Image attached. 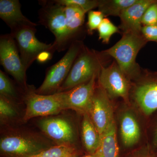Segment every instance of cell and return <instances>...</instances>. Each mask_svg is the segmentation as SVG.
Listing matches in <instances>:
<instances>
[{
  "label": "cell",
  "mask_w": 157,
  "mask_h": 157,
  "mask_svg": "<svg viewBox=\"0 0 157 157\" xmlns=\"http://www.w3.org/2000/svg\"><path fill=\"white\" fill-rule=\"evenodd\" d=\"M38 126L56 145L75 146L77 135L73 123L61 116H49L39 121Z\"/></svg>",
  "instance_id": "cell-10"
},
{
  "label": "cell",
  "mask_w": 157,
  "mask_h": 157,
  "mask_svg": "<svg viewBox=\"0 0 157 157\" xmlns=\"http://www.w3.org/2000/svg\"><path fill=\"white\" fill-rule=\"evenodd\" d=\"M54 145L33 133L12 132L1 137L0 151L2 157H30Z\"/></svg>",
  "instance_id": "cell-2"
},
{
  "label": "cell",
  "mask_w": 157,
  "mask_h": 157,
  "mask_svg": "<svg viewBox=\"0 0 157 157\" xmlns=\"http://www.w3.org/2000/svg\"><path fill=\"white\" fill-rule=\"evenodd\" d=\"M124 157H156L151 145H147L132 151Z\"/></svg>",
  "instance_id": "cell-28"
},
{
  "label": "cell",
  "mask_w": 157,
  "mask_h": 157,
  "mask_svg": "<svg viewBox=\"0 0 157 157\" xmlns=\"http://www.w3.org/2000/svg\"><path fill=\"white\" fill-rule=\"evenodd\" d=\"M0 62L6 72L13 76L22 88L25 91L28 89L26 70L23 65L15 39L11 33L1 36Z\"/></svg>",
  "instance_id": "cell-6"
},
{
  "label": "cell",
  "mask_w": 157,
  "mask_h": 157,
  "mask_svg": "<svg viewBox=\"0 0 157 157\" xmlns=\"http://www.w3.org/2000/svg\"><path fill=\"white\" fill-rule=\"evenodd\" d=\"M65 6L55 2L45 5L40 14L41 23L53 33L55 40L53 44L55 51H63L70 41L66 25Z\"/></svg>",
  "instance_id": "cell-7"
},
{
  "label": "cell",
  "mask_w": 157,
  "mask_h": 157,
  "mask_svg": "<svg viewBox=\"0 0 157 157\" xmlns=\"http://www.w3.org/2000/svg\"><path fill=\"white\" fill-rule=\"evenodd\" d=\"M0 17L10 28L11 33L25 27L37 25L23 14L18 0H1Z\"/></svg>",
  "instance_id": "cell-15"
},
{
  "label": "cell",
  "mask_w": 157,
  "mask_h": 157,
  "mask_svg": "<svg viewBox=\"0 0 157 157\" xmlns=\"http://www.w3.org/2000/svg\"><path fill=\"white\" fill-rule=\"evenodd\" d=\"M65 7L66 25L71 40L84 24L86 13L82 9L76 6Z\"/></svg>",
  "instance_id": "cell-19"
},
{
  "label": "cell",
  "mask_w": 157,
  "mask_h": 157,
  "mask_svg": "<svg viewBox=\"0 0 157 157\" xmlns=\"http://www.w3.org/2000/svg\"><path fill=\"white\" fill-rule=\"evenodd\" d=\"M120 129L122 141L125 147H132L139 141L140 126L136 118L131 113L126 112L122 115Z\"/></svg>",
  "instance_id": "cell-16"
},
{
  "label": "cell",
  "mask_w": 157,
  "mask_h": 157,
  "mask_svg": "<svg viewBox=\"0 0 157 157\" xmlns=\"http://www.w3.org/2000/svg\"><path fill=\"white\" fill-rule=\"evenodd\" d=\"M103 55L83 47L57 93L69 90L87 82L95 75L99 74L101 68L104 67Z\"/></svg>",
  "instance_id": "cell-3"
},
{
  "label": "cell",
  "mask_w": 157,
  "mask_h": 157,
  "mask_svg": "<svg viewBox=\"0 0 157 157\" xmlns=\"http://www.w3.org/2000/svg\"><path fill=\"white\" fill-rule=\"evenodd\" d=\"M147 42L142 33H123L122 37L117 43L102 52L114 58L125 74L130 79H135L139 78L141 74L136 57Z\"/></svg>",
  "instance_id": "cell-1"
},
{
  "label": "cell",
  "mask_w": 157,
  "mask_h": 157,
  "mask_svg": "<svg viewBox=\"0 0 157 157\" xmlns=\"http://www.w3.org/2000/svg\"><path fill=\"white\" fill-rule=\"evenodd\" d=\"M98 74L95 75L89 81L73 88L58 93L66 110L72 109L81 114H88L97 84Z\"/></svg>",
  "instance_id": "cell-11"
},
{
  "label": "cell",
  "mask_w": 157,
  "mask_h": 157,
  "mask_svg": "<svg viewBox=\"0 0 157 157\" xmlns=\"http://www.w3.org/2000/svg\"><path fill=\"white\" fill-rule=\"evenodd\" d=\"M98 83L109 98H120L128 102L132 88L130 79L122 71L117 62L103 67L98 74Z\"/></svg>",
  "instance_id": "cell-9"
},
{
  "label": "cell",
  "mask_w": 157,
  "mask_h": 157,
  "mask_svg": "<svg viewBox=\"0 0 157 157\" xmlns=\"http://www.w3.org/2000/svg\"><path fill=\"white\" fill-rule=\"evenodd\" d=\"M137 0H102L99 1V11L105 16L120 17L127 8L132 6Z\"/></svg>",
  "instance_id": "cell-20"
},
{
  "label": "cell",
  "mask_w": 157,
  "mask_h": 157,
  "mask_svg": "<svg viewBox=\"0 0 157 157\" xmlns=\"http://www.w3.org/2000/svg\"><path fill=\"white\" fill-rule=\"evenodd\" d=\"M105 17L103 13L99 10H91L88 12L87 26L89 34H92L93 31L98 29Z\"/></svg>",
  "instance_id": "cell-26"
},
{
  "label": "cell",
  "mask_w": 157,
  "mask_h": 157,
  "mask_svg": "<svg viewBox=\"0 0 157 157\" xmlns=\"http://www.w3.org/2000/svg\"><path fill=\"white\" fill-rule=\"evenodd\" d=\"M141 22L144 26L157 25V1L147 9L142 17Z\"/></svg>",
  "instance_id": "cell-27"
},
{
  "label": "cell",
  "mask_w": 157,
  "mask_h": 157,
  "mask_svg": "<svg viewBox=\"0 0 157 157\" xmlns=\"http://www.w3.org/2000/svg\"><path fill=\"white\" fill-rule=\"evenodd\" d=\"M155 153L156 156L157 157V151H155Z\"/></svg>",
  "instance_id": "cell-34"
},
{
  "label": "cell",
  "mask_w": 157,
  "mask_h": 157,
  "mask_svg": "<svg viewBox=\"0 0 157 157\" xmlns=\"http://www.w3.org/2000/svg\"><path fill=\"white\" fill-rule=\"evenodd\" d=\"M53 52L50 51H44L41 52L37 56L36 60L40 63H45L50 60Z\"/></svg>",
  "instance_id": "cell-30"
},
{
  "label": "cell",
  "mask_w": 157,
  "mask_h": 157,
  "mask_svg": "<svg viewBox=\"0 0 157 157\" xmlns=\"http://www.w3.org/2000/svg\"><path fill=\"white\" fill-rule=\"evenodd\" d=\"M0 95L16 103L18 101V93L5 73L0 70Z\"/></svg>",
  "instance_id": "cell-23"
},
{
  "label": "cell",
  "mask_w": 157,
  "mask_h": 157,
  "mask_svg": "<svg viewBox=\"0 0 157 157\" xmlns=\"http://www.w3.org/2000/svg\"><path fill=\"white\" fill-rule=\"evenodd\" d=\"M82 142L88 154L94 155L101 142V135L88 114L83 115L81 127Z\"/></svg>",
  "instance_id": "cell-18"
},
{
  "label": "cell",
  "mask_w": 157,
  "mask_h": 157,
  "mask_svg": "<svg viewBox=\"0 0 157 157\" xmlns=\"http://www.w3.org/2000/svg\"><path fill=\"white\" fill-rule=\"evenodd\" d=\"M78 155V151L76 146L56 144L30 157H70Z\"/></svg>",
  "instance_id": "cell-22"
},
{
  "label": "cell",
  "mask_w": 157,
  "mask_h": 157,
  "mask_svg": "<svg viewBox=\"0 0 157 157\" xmlns=\"http://www.w3.org/2000/svg\"><path fill=\"white\" fill-rule=\"evenodd\" d=\"M109 96L98 83L96 86L88 115L100 135L114 121Z\"/></svg>",
  "instance_id": "cell-12"
},
{
  "label": "cell",
  "mask_w": 157,
  "mask_h": 157,
  "mask_svg": "<svg viewBox=\"0 0 157 157\" xmlns=\"http://www.w3.org/2000/svg\"><path fill=\"white\" fill-rule=\"evenodd\" d=\"M133 98L144 113L151 115L157 110V72H144L143 81L134 88Z\"/></svg>",
  "instance_id": "cell-13"
},
{
  "label": "cell",
  "mask_w": 157,
  "mask_h": 157,
  "mask_svg": "<svg viewBox=\"0 0 157 157\" xmlns=\"http://www.w3.org/2000/svg\"><path fill=\"white\" fill-rule=\"evenodd\" d=\"M54 2L65 7L76 6L82 9L86 13L98 7L99 5V1L96 0H56Z\"/></svg>",
  "instance_id": "cell-25"
},
{
  "label": "cell",
  "mask_w": 157,
  "mask_h": 157,
  "mask_svg": "<svg viewBox=\"0 0 157 157\" xmlns=\"http://www.w3.org/2000/svg\"><path fill=\"white\" fill-rule=\"evenodd\" d=\"M82 157H95V156L94 155L88 154Z\"/></svg>",
  "instance_id": "cell-32"
},
{
  "label": "cell",
  "mask_w": 157,
  "mask_h": 157,
  "mask_svg": "<svg viewBox=\"0 0 157 157\" xmlns=\"http://www.w3.org/2000/svg\"><path fill=\"white\" fill-rule=\"evenodd\" d=\"M83 48L82 43L79 41L72 42L62 58L48 68L44 81L39 88L35 90L36 92L45 95L57 93Z\"/></svg>",
  "instance_id": "cell-4"
},
{
  "label": "cell",
  "mask_w": 157,
  "mask_h": 157,
  "mask_svg": "<svg viewBox=\"0 0 157 157\" xmlns=\"http://www.w3.org/2000/svg\"><path fill=\"white\" fill-rule=\"evenodd\" d=\"M70 157H78V155H75L73 156H71Z\"/></svg>",
  "instance_id": "cell-33"
},
{
  "label": "cell",
  "mask_w": 157,
  "mask_h": 157,
  "mask_svg": "<svg viewBox=\"0 0 157 157\" xmlns=\"http://www.w3.org/2000/svg\"><path fill=\"white\" fill-rule=\"evenodd\" d=\"M19 113L16 104L0 95V121L1 124H8L16 120Z\"/></svg>",
  "instance_id": "cell-21"
},
{
  "label": "cell",
  "mask_w": 157,
  "mask_h": 157,
  "mask_svg": "<svg viewBox=\"0 0 157 157\" xmlns=\"http://www.w3.org/2000/svg\"><path fill=\"white\" fill-rule=\"evenodd\" d=\"M98 30L99 39L106 44L109 42L112 35L117 33H120L119 28L107 18H104Z\"/></svg>",
  "instance_id": "cell-24"
},
{
  "label": "cell",
  "mask_w": 157,
  "mask_h": 157,
  "mask_svg": "<svg viewBox=\"0 0 157 157\" xmlns=\"http://www.w3.org/2000/svg\"><path fill=\"white\" fill-rule=\"evenodd\" d=\"M151 146L154 151H155L157 149V124L154 131L152 139L151 145Z\"/></svg>",
  "instance_id": "cell-31"
},
{
  "label": "cell",
  "mask_w": 157,
  "mask_h": 157,
  "mask_svg": "<svg viewBox=\"0 0 157 157\" xmlns=\"http://www.w3.org/2000/svg\"><path fill=\"white\" fill-rule=\"evenodd\" d=\"M156 0H137L132 6L124 10L120 17V30L123 33L128 32L141 33L142 18L147 8Z\"/></svg>",
  "instance_id": "cell-14"
},
{
  "label": "cell",
  "mask_w": 157,
  "mask_h": 157,
  "mask_svg": "<svg viewBox=\"0 0 157 157\" xmlns=\"http://www.w3.org/2000/svg\"><path fill=\"white\" fill-rule=\"evenodd\" d=\"M141 33L147 42L151 41L157 43V25L151 26H143Z\"/></svg>",
  "instance_id": "cell-29"
},
{
  "label": "cell",
  "mask_w": 157,
  "mask_h": 157,
  "mask_svg": "<svg viewBox=\"0 0 157 157\" xmlns=\"http://www.w3.org/2000/svg\"><path fill=\"white\" fill-rule=\"evenodd\" d=\"M95 157H119L115 121L101 135V142Z\"/></svg>",
  "instance_id": "cell-17"
},
{
  "label": "cell",
  "mask_w": 157,
  "mask_h": 157,
  "mask_svg": "<svg viewBox=\"0 0 157 157\" xmlns=\"http://www.w3.org/2000/svg\"><path fill=\"white\" fill-rule=\"evenodd\" d=\"M24 99L26 107L22 121L25 122L35 117L56 115L66 110L58 93L45 95L29 88L25 91Z\"/></svg>",
  "instance_id": "cell-5"
},
{
  "label": "cell",
  "mask_w": 157,
  "mask_h": 157,
  "mask_svg": "<svg viewBox=\"0 0 157 157\" xmlns=\"http://www.w3.org/2000/svg\"><path fill=\"white\" fill-rule=\"evenodd\" d=\"M36 30L34 27H25L11 33L15 39L21 61L26 71L41 52L55 51L53 43H43L36 38Z\"/></svg>",
  "instance_id": "cell-8"
}]
</instances>
